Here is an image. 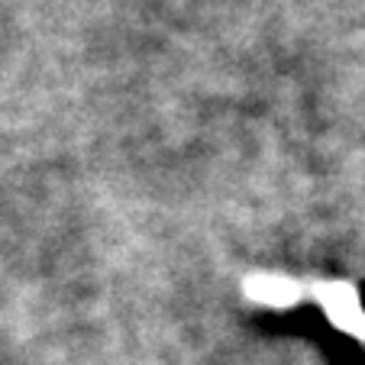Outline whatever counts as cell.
Instances as JSON below:
<instances>
[{"mask_svg":"<svg viewBox=\"0 0 365 365\" xmlns=\"http://www.w3.org/2000/svg\"><path fill=\"white\" fill-rule=\"evenodd\" d=\"M249 301L265 304V307H291L301 301L304 288L288 275H249L242 284Z\"/></svg>","mask_w":365,"mask_h":365,"instance_id":"cell-2","label":"cell"},{"mask_svg":"<svg viewBox=\"0 0 365 365\" xmlns=\"http://www.w3.org/2000/svg\"><path fill=\"white\" fill-rule=\"evenodd\" d=\"M317 294L320 307L327 310V317L339 327V330L352 333V336L365 339V310L359 304V294L352 284L346 282H327V284H317L314 288Z\"/></svg>","mask_w":365,"mask_h":365,"instance_id":"cell-1","label":"cell"}]
</instances>
